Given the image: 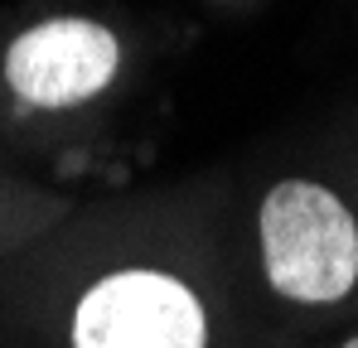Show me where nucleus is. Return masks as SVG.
Listing matches in <instances>:
<instances>
[{
  "label": "nucleus",
  "mask_w": 358,
  "mask_h": 348,
  "mask_svg": "<svg viewBox=\"0 0 358 348\" xmlns=\"http://www.w3.org/2000/svg\"><path fill=\"white\" fill-rule=\"evenodd\" d=\"M194 290L160 271H117L78 300L73 348H203Z\"/></svg>",
  "instance_id": "2"
},
{
  "label": "nucleus",
  "mask_w": 358,
  "mask_h": 348,
  "mask_svg": "<svg viewBox=\"0 0 358 348\" xmlns=\"http://www.w3.org/2000/svg\"><path fill=\"white\" fill-rule=\"evenodd\" d=\"M117 34L97 20H44L5 49V82L29 107H73L117 78Z\"/></svg>",
  "instance_id": "3"
},
{
  "label": "nucleus",
  "mask_w": 358,
  "mask_h": 348,
  "mask_svg": "<svg viewBox=\"0 0 358 348\" xmlns=\"http://www.w3.org/2000/svg\"><path fill=\"white\" fill-rule=\"evenodd\" d=\"M262 261L266 281L286 300L329 305L358 281L354 213L310 179H286L262 203Z\"/></svg>",
  "instance_id": "1"
},
{
  "label": "nucleus",
  "mask_w": 358,
  "mask_h": 348,
  "mask_svg": "<svg viewBox=\"0 0 358 348\" xmlns=\"http://www.w3.org/2000/svg\"><path fill=\"white\" fill-rule=\"evenodd\" d=\"M344 348H358V339H349V344H344Z\"/></svg>",
  "instance_id": "4"
}]
</instances>
